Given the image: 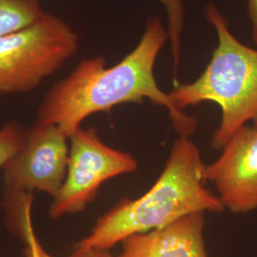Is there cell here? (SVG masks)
<instances>
[{
    "instance_id": "obj_9",
    "label": "cell",
    "mask_w": 257,
    "mask_h": 257,
    "mask_svg": "<svg viewBox=\"0 0 257 257\" xmlns=\"http://www.w3.org/2000/svg\"><path fill=\"white\" fill-rule=\"evenodd\" d=\"M43 13L39 0H0V37L27 27Z\"/></svg>"
},
{
    "instance_id": "obj_3",
    "label": "cell",
    "mask_w": 257,
    "mask_h": 257,
    "mask_svg": "<svg viewBox=\"0 0 257 257\" xmlns=\"http://www.w3.org/2000/svg\"><path fill=\"white\" fill-rule=\"evenodd\" d=\"M204 15L216 32L217 46L202 74L193 82L175 85L169 96L180 111L207 101L220 107V123L211 137V146L218 150L248 122L257 127V49L234 37L215 4H208Z\"/></svg>"
},
{
    "instance_id": "obj_4",
    "label": "cell",
    "mask_w": 257,
    "mask_h": 257,
    "mask_svg": "<svg viewBox=\"0 0 257 257\" xmlns=\"http://www.w3.org/2000/svg\"><path fill=\"white\" fill-rule=\"evenodd\" d=\"M78 48L74 29L46 12L27 27L0 37V94L31 92Z\"/></svg>"
},
{
    "instance_id": "obj_8",
    "label": "cell",
    "mask_w": 257,
    "mask_h": 257,
    "mask_svg": "<svg viewBox=\"0 0 257 257\" xmlns=\"http://www.w3.org/2000/svg\"><path fill=\"white\" fill-rule=\"evenodd\" d=\"M206 212L186 215L164 228L121 242L120 257H210L205 245Z\"/></svg>"
},
{
    "instance_id": "obj_7",
    "label": "cell",
    "mask_w": 257,
    "mask_h": 257,
    "mask_svg": "<svg viewBox=\"0 0 257 257\" xmlns=\"http://www.w3.org/2000/svg\"><path fill=\"white\" fill-rule=\"evenodd\" d=\"M220 156L203 170L204 181L214 185L225 210L245 214L257 209V127L236 130Z\"/></svg>"
},
{
    "instance_id": "obj_12",
    "label": "cell",
    "mask_w": 257,
    "mask_h": 257,
    "mask_svg": "<svg viewBox=\"0 0 257 257\" xmlns=\"http://www.w3.org/2000/svg\"><path fill=\"white\" fill-rule=\"evenodd\" d=\"M32 213L28 212L26 218L23 222L22 229L20 232V237L23 239L27 246V257H39L38 246L39 241L37 237V234L34 230L33 223H32Z\"/></svg>"
},
{
    "instance_id": "obj_2",
    "label": "cell",
    "mask_w": 257,
    "mask_h": 257,
    "mask_svg": "<svg viewBox=\"0 0 257 257\" xmlns=\"http://www.w3.org/2000/svg\"><path fill=\"white\" fill-rule=\"evenodd\" d=\"M204 166L196 144L179 137L152 188L136 199L122 198L74 248L110 250L132 235L164 228L193 212L225 211L218 196L205 186Z\"/></svg>"
},
{
    "instance_id": "obj_11",
    "label": "cell",
    "mask_w": 257,
    "mask_h": 257,
    "mask_svg": "<svg viewBox=\"0 0 257 257\" xmlns=\"http://www.w3.org/2000/svg\"><path fill=\"white\" fill-rule=\"evenodd\" d=\"M26 130L17 122H9L0 128V168L22 147Z\"/></svg>"
},
{
    "instance_id": "obj_13",
    "label": "cell",
    "mask_w": 257,
    "mask_h": 257,
    "mask_svg": "<svg viewBox=\"0 0 257 257\" xmlns=\"http://www.w3.org/2000/svg\"><path fill=\"white\" fill-rule=\"evenodd\" d=\"M67 257H120L113 255L109 249L97 248H74L73 252Z\"/></svg>"
},
{
    "instance_id": "obj_14",
    "label": "cell",
    "mask_w": 257,
    "mask_h": 257,
    "mask_svg": "<svg viewBox=\"0 0 257 257\" xmlns=\"http://www.w3.org/2000/svg\"><path fill=\"white\" fill-rule=\"evenodd\" d=\"M247 12L250 24L251 39L257 46V0L247 1Z\"/></svg>"
},
{
    "instance_id": "obj_15",
    "label": "cell",
    "mask_w": 257,
    "mask_h": 257,
    "mask_svg": "<svg viewBox=\"0 0 257 257\" xmlns=\"http://www.w3.org/2000/svg\"><path fill=\"white\" fill-rule=\"evenodd\" d=\"M38 251H39V257H52L46 250L43 248V247L41 246V244L39 243V246H38Z\"/></svg>"
},
{
    "instance_id": "obj_10",
    "label": "cell",
    "mask_w": 257,
    "mask_h": 257,
    "mask_svg": "<svg viewBox=\"0 0 257 257\" xmlns=\"http://www.w3.org/2000/svg\"><path fill=\"white\" fill-rule=\"evenodd\" d=\"M159 2L164 7L167 15L168 41L170 42L174 62L175 77H176L181 59L182 37L186 21L185 4L184 0H159Z\"/></svg>"
},
{
    "instance_id": "obj_6",
    "label": "cell",
    "mask_w": 257,
    "mask_h": 257,
    "mask_svg": "<svg viewBox=\"0 0 257 257\" xmlns=\"http://www.w3.org/2000/svg\"><path fill=\"white\" fill-rule=\"evenodd\" d=\"M70 138L57 126L36 122L26 130L19 152L3 166V181L10 193L40 192L53 199L64 183Z\"/></svg>"
},
{
    "instance_id": "obj_1",
    "label": "cell",
    "mask_w": 257,
    "mask_h": 257,
    "mask_svg": "<svg viewBox=\"0 0 257 257\" xmlns=\"http://www.w3.org/2000/svg\"><path fill=\"white\" fill-rule=\"evenodd\" d=\"M167 41L164 24L157 18H150L138 45L117 64L106 67L103 57H91L55 83L38 109L37 122L55 125L70 138L94 113L149 99L165 108L180 137L190 138L197 128V120L175 109L155 76L157 56Z\"/></svg>"
},
{
    "instance_id": "obj_5",
    "label": "cell",
    "mask_w": 257,
    "mask_h": 257,
    "mask_svg": "<svg viewBox=\"0 0 257 257\" xmlns=\"http://www.w3.org/2000/svg\"><path fill=\"white\" fill-rule=\"evenodd\" d=\"M138 167L135 156L105 144L96 128H78L70 137L67 175L51 204V217L57 219L81 212L106 181L134 173Z\"/></svg>"
}]
</instances>
